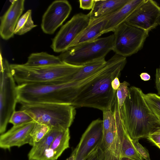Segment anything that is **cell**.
Segmentation results:
<instances>
[{
	"label": "cell",
	"instance_id": "6da1fadb",
	"mask_svg": "<svg viewBox=\"0 0 160 160\" xmlns=\"http://www.w3.org/2000/svg\"><path fill=\"white\" fill-rule=\"evenodd\" d=\"M127 63L126 58L115 54L107 61L98 75L78 95L72 105L76 108H92L104 110L111 109L116 97L111 82L119 77Z\"/></svg>",
	"mask_w": 160,
	"mask_h": 160
},
{
	"label": "cell",
	"instance_id": "7a4b0ae2",
	"mask_svg": "<svg viewBox=\"0 0 160 160\" xmlns=\"http://www.w3.org/2000/svg\"><path fill=\"white\" fill-rule=\"evenodd\" d=\"M129 91L121 109L123 124L131 139L147 138L160 132V120L147 104L142 90L131 86Z\"/></svg>",
	"mask_w": 160,
	"mask_h": 160
},
{
	"label": "cell",
	"instance_id": "3957f363",
	"mask_svg": "<svg viewBox=\"0 0 160 160\" xmlns=\"http://www.w3.org/2000/svg\"><path fill=\"white\" fill-rule=\"evenodd\" d=\"M83 66L64 62L60 64L40 66H28L24 64H10L12 74L18 85L68 82Z\"/></svg>",
	"mask_w": 160,
	"mask_h": 160
},
{
	"label": "cell",
	"instance_id": "277c9868",
	"mask_svg": "<svg viewBox=\"0 0 160 160\" xmlns=\"http://www.w3.org/2000/svg\"><path fill=\"white\" fill-rule=\"evenodd\" d=\"M18 102L22 105L39 103L72 104L69 82L55 84H25L17 87Z\"/></svg>",
	"mask_w": 160,
	"mask_h": 160
},
{
	"label": "cell",
	"instance_id": "5b68a950",
	"mask_svg": "<svg viewBox=\"0 0 160 160\" xmlns=\"http://www.w3.org/2000/svg\"><path fill=\"white\" fill-rule=\"evenodd\" d=\"M76 108L68 104L39 103L22 105L20 110L29 114L36 122L51 129L65 130L72 124Z\"/></svg>",
	"mask_w": 160,
	"mask_h": 160
},
{
	"label": "cell",
	"instance_id": "8992f818",
	"mask_svg": "<svg viewBox=\"0 0 160 160\" xmlns=\"http://www.w3.org/2000/svg\"><path fill=\"white\" fill-rule=\"evenodd\" d=\"M114 34L99 38L83 43L63 52L58 56L66 63L75 66H84L89 63L105 58L112 50L114 43Z\"/></svg>",
	"mask_w": 160,
	"mask_h": 160
},
{
	"label": "cell",
	"instance_id": "52a82bcc",
	"mask_svg": "<svg viewBox=\"0 0 160 160\" xmlns=\"http://www.w3.org/2000/svg\"><path fill=\"white\" fill-rule=\"evenodd\" d=\"M0 133L5 132L9 119L15 111L18 102L16 82L10 64L0 54Z\"/></svg>",
	"mask_w": 160,
	"mask_h": 160
},
{
	"label": "cell",
	"instance_id": "ba28073f",
	"mask_svg": "<svg viewBox=\"0 0 160 160\" xmlns=\"http://www.w3.org/2000/svg\"><path fill=\"white\" fill-rule=\"evenodd\" d=\"M113 32L114 40L112 50L115 54L125 57L142 48L149 32L125 22L119 25Z\"/></svg>",
	"mask_w": 160,
	"mask_h": 160
},
{
	"label": "cell",
	"instance_id": "9c48e42d",
	"mask_svg": "<svg viewBox=\"0 0 160 160\" xmlns=\"http://www.w3.org/2000/svg\"><path fill=\"white\" fill-rule=\"evenodd\" d=\"M114 119L112 126L103 132V138L98 148L100 160H120L123 139L127 131L123 124L120 108L113 109Z\"/></svg>",
	"mask_w": 160,
	"mask_h": 160
},
{
	"label": "cell",
	"instance_id": "30bf717a",
	"mask_svg": "<svg viewBox=\"0 0 160 160\" xmlns=\"http://www.w3.org/2000/svg\"><path fill=\"white\" fill-rule=\"evenodd\" d=\"M88 14L79 13L74 15L63 25L52 40L51 47L56 52L68 49L77 37L89 25Z\"/></svg>",
	"mask_w": 160,
	"mask_h": 160
},
{
	"label": "cell",
	"instance_id": "8fae6325",
	"mask_svg": "<svg viewBox=\"0 0 160 160\" xmlns=\"http://www.w3.org/2000/svg\"><path fill=\"white\" fill-rule=\"evenodd\" d=\"M103 138V121L98 118L89 124L72 152V154L74 156V160H86L98 148Z\"/></svg>",
	"mask_w": 160,
	"mask_h": 160
},
{
	"label": "cell",
	"instance_id": "7c38bea8",
	"mask_svg": "<svg viewBox=\"0 0 160 160\" xmlns=\"http://www.w3.org/2000/svg\"><path fill=\"white\" fill-rule=\"evenodd\" d=\"M160 7L156 2L144 0L125 22L132 26L149 32L158 25Z\"/></svg>",
	"mask_w": 160,
	"mask_h": 160
},
{
	"label": "cell",
	"instance_id": "4fadbf2b",
	"mask_svg": "<svg viewBox=\"0 0 160 160\" xmlns=\"http://www.w3.org/2000/svg\"><path fill=\"white\" fill-rule=\"evenodd\" d=\"M72 9L71 4L67 0L52 2L42 17L41 27L43 32L48 34H53L68 18Z\"/></svg>",
	"mask_w": 160,
	"mask_h": 160
},
{
	"label": "cell",
	"instance_id": "5bb4252c",
	"mask_svg": "<svg viewBox=\"0 0 160 160\" xmlns=\"http://www.w3.org/2000/svg\"><path fill=\"white\" fill-rule=\"evenodd\" d=\"M36 122L33 121L21 125L13 126L0 137V147L4 149H8L12 147H20L25 144L30 145V133Z\"/></svg>",
	"mask_w": 160,
	"mask_h": 160
},
{
	"label": "cell",
	"instance_id": "9a60e30c",
	"mask_svg": "<svg viewBox=\"0 0 160 160\" xmlns=\"http://www.w3.org/2000/svg\"><path fill=\"white\" fill-rule=\"evenodd\" d=\"M8 9L0 17V35L3 39L13 37L17 22L24 10V0L11 1Z\"/></svg>",
	"mask_w": 160,
	"mask_h": 160
},
{
	"label": "cell",
	"instance_id": "2e32d148",
	"mask_svg": "<svg viewBox=\"0 0 160 160\" xmlns=\"http://www.w3.org/2000/svg\"><path fill=\"white\" fill-rule=\"evenodd\" d=\"M129 0H94L93 8L88 14L90 22L114 14Z\"/></svg>",
	"mask_w": 160,
	"mask_h": 160
},
{
	"label": "cell",
	"instance_id": "e0dca14e",
	"mask_svg": "<svg viewBox=\"0 0 160 160\" xmlns=\"http://www.w3.org/2000/svg\"><path fill=\"white\" fill-rule=\"evenodd\" d=\"M110 16L96 20L89 23L88 26L71 43L69 48L83 43L94 41L99 38L104 34V28Z\"/></svg>",
	"mask_w": 160,
	"mask_h": 160
},
{
	"label": "cell",
	"instance_id": "ac0fdd59",
	"mask_svg": "<svg viewBox=\"0 0 160 160\" xmlns=\"http://www.w3.org/2000/svg\"><path fill=\"white\" fill-rule=\"evenodd\" d=\"M70 138L69 128L61 131L38 160H57L69 148Z\"/></svg>",
	"mask_w": 160,
	"mask_h": 160
},
{
	"label": "cell",
	"instance_id": "d6986e66",
	"mask_svg": "<svg viewBox=\"0 0 160 160\" xmlns=\"http://www.w3.org/2000/svg\"><path fill=\"white\" fill-rule=\"evenodd\" d=\"M144 0H129L117 12L110 16L106 24L104 33L113 32L119 25L125 22Z\"/></svg>",
	"mask_w": 160,
	"mask_h": 160
},
{
	"label": "cell",
	"instance_id": "ffe728a7",
	"mask_svg": "<svg viewBox=\"0 0 160 160\" xmlns=\"http://www.w3.org/2000/svg\"><path fill=\"white\" fill-rule=\"evenodd\" d=\"M62 131L57 129H51L42 139L34 143L28 154V159L38 160L49 147L56 137Z\"/></svg>",
	"mask_w": 160,
	"mask_h": 160
},
{
	"label": "cell",
	"instance_id": "44dd1931",
	"mask_svg": "<svg viewBox=\"0 0 160 160\" xmlns=\"http://www.w3.org/2000/svg\"><path fill=\"white\" fill-rule=\"evenodd\" d=\"M63 63L58 56L41 52L30 54L24 64L31 66H40L60 64Z\"/></svg>",
	"mask_w": 160,
	"mask_h": 160
},
{
	"label": "cell",
	"instance_id": "7402d4cb",
	"mask_svg": "<svg viewBox=\"0 0 160 160\" xmlns=\"http://www.w3.org/2000/svg\"><path fill=\"white\" fill-rule=\"evenodd\" d=\"M106 62L104 58L84 65L75 74L71 81L80 80L89 77L103 66Z\"/></svg>",
	"mask_w": 160,
	"mask_h": 160
},
{
	"label": "cell",
	"instance_id": "603a6c76",
	"mask_svg": "<svg viewBox=\"0 0 160 160\" xmlns=\"http://www.w3.org/2000/svg\"><path fill=\"white\" fill-rule=\"evenodd\" d=\"M32 13V10L29 9L20 17L16 25L14 34L23 35L37 26L34 23Z\"/></svg>",
	"mask_w": 160,
	"mask_h": 160
},
{
	"label": "cell",
	"instance_id": "cb8c5ba5",
	"mask_svg": "<svg viewBox=\"0 0 160 160\" xmlns=\"http://www.w3.org/2000/svg\"><path fill=\"white\" fill-rule=\"evenodd\" d=\"M51 129L47 125L36 122L30 133L31 137L30 145L32 146L34 143L39 142Z\"/></svg>",
	"mask_w": 160,
	"mask_h": 160
},
{
	"label": "cell",
	"instance_id": "d4e9b609",
	"mask_svg": "<svg viewBox=\"0 0 160 160\" xmlns=\"http://www.w3.org/2000/svg\"><path fill=\"white\" fill-rule=\"evenodd\" d=\"M144 98L152 112L160 120V96L154 93L144 94Z\"/></svg>",
	"mask_w": 160,
	"mask_h": 160
},
{
	"label": "cell",
	"instance_id": "484cf974",
	"mask_svg": "<svg viewBox=\"0 0 160 160\" xmlns=\"http://www.w3.org/2000/svg\"><path fill=\"white\" fill-rule=\"evenodd\" d=\"M34 121L32 117L24 111H15L9 119V123L17 126Z\"/></svg>",
	"mask_w": 160,
	"mask_h": 160
},
{
	"label": "cell",
	"instance_id": "4316f807",
	"mask_svg": "<svg viewBox=\"0 0 160 160\" xmlns=\"http://www.w3.org/2000/svg\"><path fill=\"white\" fill-rule=\"evenodd\" d=\"M130 84L128 82L124 81L121 83L117 90L116 96L119 107L121 108L127 98L129 93L128 86Z\"/></svg>",
	"mask_w": 160,
	"mask_h": 160
},
{
	"label": "cell",
	"instance_id": "83f0119b",
	"mask_svg": "<svg viewBox=\"0 0 160 160\" xmlns=\"http://www.w3.org/2000/svg\"><path fill=\"white\" fill-rule=\"evenodd\" d=\"M102 112L103 132H105L109 130L112 127L114 116L111 109L104 110Z\"/></svg>",
	"mask_w": 160,
	"mask_h": 160
},
{
	"label": "cell",
	"instance_id": "f1b7e54d",
	"mask_svg": "<svg viewBox=\"0 0 160 160\" xmlns=\"http://www.w3.org/2000/svg\"><path fill=\"white\" fill-rule=\"evenodd\" d=\"M132 140L135 148L143 159L151 160L148 152L139 142L138 139Z\"/></svg>",
	"mask_w": 160,
	"mask_h": 160
},
{
	"label": "cell",
	"instance_id": "f546056e",
	"mask_svg": "<svg viewBox=\"0 0 160 160\" xmlns=\"http://www.w3.org/2000/svg\"><path fill=\"white\" fill-rule=\"evenodd\" d=\"M80 8L84 10L92 9L94 3V0H80Z\"/></svg>",
	"mask_w": 160,
	"mask_h": 160
},
{
	"label": "cell",
	"instance_id": "4dcf8cb0",
	"mask_svg": "<svg viewBox=\"0 0 160 160\" xmlns=\"http://www.w3.org/2000/svg\"><path fill=\"white\" fill-rule=\"evenodd\" d=\"M147 138L160 149V132L152 134Z\"/></svg>",
	"mask_w": 160,
	"mask_h": 160
},
{
	"label": "cell",
	"instance_id": "1f68e13d",
	"mask_svg": "<svg viewBox=\"0 0 160 160\" xmlns=\"http://www.w3.org/2000/svg\"><path fill=\"white\" fill-rule=\"evenodd\" d=\"M155 84L158 95L160 96V68H157L156 70Z\"/></svg>",
	"mask_w": 160,
	"mask_h": 160
},
{
	"label": "cell",
	"instance_id": "d6a6232c",
	"mask_svg": "<svg viewBox=\"0 0 160 160\" xmlns=\"http://www.w3.org/2000/svg\"><path fill=\"white\" fill-rule=\"evenodd\" d=\"M120 83L119 77H116L111 82V86L112 89L117 91L120 85Z\"/></svg>",
	"mask_w": 160,
	"mask_h": 160
},
{
	"label": "cell",
	"instance_id": "836d02e7",
	"mask_svg": "<svg viewBox=\"0 0 160 160\" xmlns=\"http://www.w3.org/2000/svg\"><path fill=\"white\" fill-rule=\"evenodd\" d=\"M86 160H100L98 149L92 153Z\"/></svg>",
	"mask_w": 160,
	"mask_h": 160
},
{
	"label": "cell",
	"instance_id": "e575fe53",
	"mask_svg": "<svg viewBox=\"0 0 160 160\" xmlns=\"http://www.w3.org/2000/svg\"><path fill=\"white\" fill-rule=\"evenodd\" d=\"M141 78L144 81H147L150 79V76L147 73L142 72L140 75Z\"/></svg>",
	"mask_w": 160,
	"mask_h": 160
},
{
	"label": "cell",
	"instance_id": "d590c367",
	"mask_svg": "<svg viewBox=\"0 0 160 160\" xmlns=\"http://www.w3.org/2000/svg\"><path fill=\"white\" fill-rule=\"evenodd\" d=\"M66 160H74V155L71 154L70 156L67 158Z\"/></svg>",
	"mask_w": 160,
	"mask_h": 160
},
{
	"label": "cell",
	"instance_id": "8d00e7d4",
	"mask_svg": "<svg viewBox=\"0 0 160 160\" xmlns=\"http://www.w3.org/2000/svg\"><path fill=\"white\" fill-rule=\"evenodd\" d=\"M158 25H160V16L158 21Z\"/></svg>",
	"mask_w": 160,
	"mask_h": 160
},
{
	"label": "cell",
	"instance_id": "74e56055",
	"mask_svg": "<svg viewBox=\"0 0 160 160\" xmlns=\"http://www.w3.org/2000/svg\"><path fill=\"white\" fill-rule=\"evenodd\" d=\"M28 160H29L28 159Z\"/></svg>",
	"mask_w": 160,
	"mask_h": 160
}]
</instances>
